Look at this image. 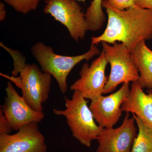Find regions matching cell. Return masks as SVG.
Segmentation results:
<instances>
[{
    "label": "cell",
    "mask_w": 152,
    "mask_h": 152,
    "mask_svg": "<svg viewBox=\"0 0 152 152\" xmlns=\"http://www.w3.org/2000/svg\"><path fill=\"white\" fill-rule=\"evenodd\" d=\"M31 52L42 71L54 78L62 94L67 91V79L74 67L83 60L88 61L101 53L96 45H91L89 50L83 54L73 56H62L55 53L52 47L41 42L35 44Z\"/></svg>",
    "instance_id": "4"
},
{
    "label": "cell",
    "mask_w": 152,
    "mask_h": 152,
    "mask_svg": "<svg viewBox=\"0 0 152 152\" xmlns=\"http://www.w3.org/2000/svg\"><path fill=\"white\" fill-rule=\"evenodd\" d=\"M133 60L140 73L136 83L142 89H152V50L145 41L140 42L131 52Z\"/></svg>",
    "instance_id": "13"
},
{
    "label": "cell",
    "mask_w": 152,
    "mask_h": 152,
    "mask_svg": "<svg viewBox=\"0 0 152 152\" xmlns=\"http://www.w3.org/2000/svg\"><path fill=\"white\" fill-rule=\"evenodd\" d=\"M137 126L138 132L132 152H152V129L135 115L132 114Z\"/></svg>",
    "instance_id": "14"
},
{
    "label": "cell",
    "mask_w": 152,
    "mask_h": 152,
    "mask_svg": "<svg viewBox=\"0 0 152 152\" xmlns=\"http://www.w3.org/2000/svg\"><path fill=\"white\" fill-rule=\"evenodd\" d=\"M0 46L8 53L13 60L12 77L1 74L12 81L21 89L22 96L34 110L43 113L42 104L48 99L52 76L41 71L35 64L26 63V58L18 50L6 46L2 42Z\"/></svg>",
    "instance_id": "2"
},
{
    "label": "cell",
    "mask_w": 152,
    "mask_h": 152,
    "mask_svg": "<svg viewBox=\"0 0 152 152\" xmlns=\"http://www.w3.org/2000/svg\"><path fill=\"white\" fill-rule=\"evenodd\" d=\"M75 1H82L83 2H85L86 0H75Z\"/></svg>",
    "instance_id": "21"
},
{
    "label": "cell",
    "mask_w": 152,
    "mask_h": 152,
    "mask_svg": "<svg viewBox=\"0 0 152 152\" xmlns=\"http://www.w3.org/2000/svg\"><path fill=\"white\" fill-rule=\"evenodd\" d=\"M18 12L26 14L37 9L40 0H3Z\"/></svg>",
    "instance_id": "16"
},
{
    "label": "cell",
    "mask_w": 152,
    "mask_h": 152,
    "mask_svg": "<svg viewBox=\"0 0 152 152\" xmlns=\"http://www.w3.org/2000/svg\"><path fill=\"white\" fill-rule=\"evenodd\" d=\"M147 93H144L136 82H133L129 96L121 108L123 112L134 114L152 129V89Z\"/></svg>",
    "instance_id": "12"
},
{
    "label": "cell",
    "mask_w": 152,
    "mask_h": 152,
    "mask_svg": "<svg viewBox=\"0 0 152 152\" xmlns=\"http://www.w3.org/2000/svg\"><path fill=\"white\" fill-rule=\"evenodd\" d=\"M102 7L107 14V24L102 35L92 37L91 45L120 42L131 52L140 42L152 39V10L134 5L119 10L107 0L103 1Z\"/></svg>",
    "instance_id": "1"
},
{
    "label": "cell",
    "mask_w": 152,
    "mask_h": 152,
    "mask_svg": "<svg viewBox=\"0 0 152 152\" xmlns=\"http://www.w3.org/2000/svg\"><path fill=\"white\" fill-rule=\"evenodd\" d=\"M108 64L103 51L90 65L85 63L79 73L80 78L71 85V91H78L85 99L91 100L102 95L108 80L105 75Z\"/></svg>",
    "instance_id": "7"
},
{
    "label": "cell",
    "mask_w": 152,
    "mask_h": 152,
    "mask_svg": "<svg viewBox=\"0 0 152 152\" xmlns=\"http://www.w3.org/2000/svg\"><path fill=\"white\" fill-rule=\"evenodd\" d=\"M135 5L142 8L152 10V0H136Z\"/></svg>",
    "instance_id": "19"
},
{
    "label": "cell",
    "mask_w": 152,
    "mask_h": 152,
    "mask_svg": "<svg viewBox=\"0 0 152 152\" xmlns=\"http://www.w3.org/2000/svg\"><path fill=\"white\" fill-rule=\"evenodd\" d=\"M7 15L5 5L4 3L0 2V21H3L5 19Z\"/></svg>",
    "instance_id": "20"
},
{
    "label": "cell",
    "mask_w": 152,
    "mask_h": 152,
    "mask_svg": "<svg viewBox=\"0 0 152 152\" xmlns=\"http://www.w3.org/2000/svg\"><path fill=\"white\" fill-rule=\"evenodd\" d=\"M45 3L44 12L64 25L74 40L84 38L88 27L85 13L75 0H45Z\"/></svg>",
    "instance_id": "6"
},
{
    "label": "cell",
    "mask_w": 152,
    "mask_h": 152,
    "mask_svg": "<svg viewBox=\"0 0 152 152\" xmlns=\"http://www.w3.org/2000/svg\"><path fill=\"white\" fill-rule=\"evenodd\" d=\"M136 0H107L114 8L119 10H126L135 5Z\"/></svg>",
    "instance_id": "17"
},
{
    "label": "cell",
    "mask_w": 152,
    "mask_h": 152,
    "mask_svg": "<svg viewBox=\"0 0 152 152\" xmlns=\"http://www.w3.org/2000/svg\"><path fill=\"white\" fill-rule=\"evenodd\" d=\"M102 44V51L111 67L103 94L112 92L122 83L137 81L140 73L130 51L122 43H115L112 46L105 42Z\"/></svg>",
    "instance_id": "5"
},
{
    "label": "cell",
    "mask_w": 152,
    "mask_h": 152,
    "mask_svg": "<svg viewBox=\"0 0 152 152\" xmlns=\"http://www.w3.org/2000/svg\"><path fill=\"white\" fill-rule=\"evenodd\" d=\"M134 117L127 113L119 127L104 128L98 136L99 146L96 152H132L137 129Z\"/></svg>",
    "instance_id": "8"
},
{
    "label": "cell",
    "mask_w": 152,
    "mask_h": 152,
    "mask_svg": "<svg viewBox=\"0 0 152 152\" xmlns=\"http://www.w3.org/2000/svg\"><path fill=\"white\" fill-rule=\"evenodd\" d=\"M129 83H124L119 90L109 96L102 95L91 100L89 106L95 121L103 128H113L121 116L122 104L129 94Z\"/></svg>",
    "instance_id": "9"
},
{
    "label": "cell",
    "mask_w": 152,
    "mask_h": 152,
    "mask_svg": "<svg viewBox=\"0 0 152 152\" xmlns=\"http://www.w3.org/2000/svg\"><path fill=\"white\" fill-rule=\"evenodd\" d=\"M0 152H47V147L37 124L31 123L13 134L0 135Z\"/></svg>",
    "instance_id": "11"
},
{
    "label": "cell",
    "mask_w": 152,
    "mask_h": 152,
    "mask_svg": "<svg viewBox=\"0 0 152 152\" xmlns=\"http://www.w3.org/2000/svg\"><path fill=\"white\" fill-rule=\"evenodd\" d=\"M103 0H93L85 13L89 31H96L100 29L106 20L103 10Z\"/></svg>",
    "instance_id": "15"
},
{
    "label": "cell",
    "mask_w": 152,
    "mask_h": 152,
    "mask_svg": "<svg viewBox=\"0 0 152 152\" xmlns=\"http://www.w3.org/2000/svg\"><path fill=\"white\" fill-rule=\"evenodd\" d=\"M64 99L66 109H54L53 112L56 115L64 117L72 136L82 145L90 148L92 141L97 140L104 128L95 123L88 102L80 92L74 91L71 99L66 96Z\"/></svg>",
    "instance_id": "3"
},
{
    "label": "cell",
    "mask_w": 152,
    "mask_h": 152,
    "mask_svg": "<svg viewBox=\"0 0 152 152\" xmlns=\"http://www.w3.org/2000/svg\"><path fill=\"white\" fill-rule=\"evenodd\" d=\"M13 129L4 113L0 110V135L9 134Z\"/></svg>",
    "instance_id": "18"
},
{
    "label": "cell",
    "mask_w": 152,
    "mask_h": 152,
    "mask_svg": "<svg viewBox=\"0 0 152 152\" xmlns=\"http://www.w3.org/2000/svg\"><path fill=\"white\" fill-rule=\"evenodd\" d=\"M5 90L7 96L0 110L10 122L13 130L18 131L28 124H38L43 120L44 113L32 108L23 97L18 94L11 82H8Z\"/></svg>",
    "instance_id": "10"
}]
</instances>
